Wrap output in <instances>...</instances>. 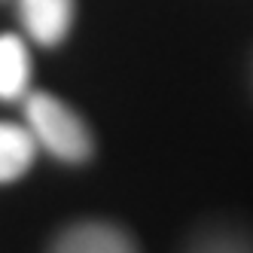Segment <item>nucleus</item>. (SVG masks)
Instances as JSON below:
<instances>
[{
  "label": "nucleus",
  "instance_id": "1",
  "mask_svg": "<svg viewBox=\"0 0 253 253\" xmlns=\"http://www.w3.org/2000/svg\"><path fill=\"white\" fill-rule=\"evenodd\" d=\"M28 122L34 128V137H37L43 147L58 156L61 162H88L92 159V134H88L85 122L70 110L67 104H61L58 98H52L46 92L31 95L28 101Z\"/></svg>",
  "mask_w": 253,
  "mask_h": 253
},
{
  "label": "nucleus",
  "instance_id": "2",
  "mask_svg": "<svg viewBox=\"0 0 253 253\" xmlns=\"http://www.w3.org/2000/svg\"><path fill=\"white\" fill-rule=\"evenodd\" d=\"M22 15L40 46H58L74 22V0H22Z\"/></svg>",
  "mask_w": 253,
  "mask_h": 253
},
{
  "label": "nucleus",
  "instance_id": "3",
  "mask_svg": "<svg viewBox=\"0 0 253 253\" xmlns=\"http://www.w3.org/2000/svg\"><path fill=\"white\" fill-rule=\"evenodd\" d=\"M28 80H31L28 46L15 34H0V101L25 95Z\"/></svg>",
  "mask_w": 253,
  "mask_h": 253
},
{
  "label": "nucleus",
  "instance_id": "4",
  "mask_svg": "<svg viewBox=\"0 0 253 253\" xmlns=\"http://www.w3.org/2000/svg\"><path fill=\"white\" fill-rule=\"evenodd\" d=\"M34 162V137L15 122H0V183L22 177Z\"/></svg>",
  "mask_w": 253,
  "mask_h": 253
},
{
  "label": "nucleus",
  "instance_id": "5",
  "mask_svg": "<svg viewBox=\"0 0 253 253\" xmlns=\"http://www.w3.org/2000/svg\"><path fill=\"white\" fill-rule=\"evenodd\" d=\"M55 247L58 250H101V253L134 250L128 235H122L113 226H101V223H85V226H77V229L64 232Z\"/></svg>",
  "mask_w": 253,
  "mask_h": 253
}]
</instances>
